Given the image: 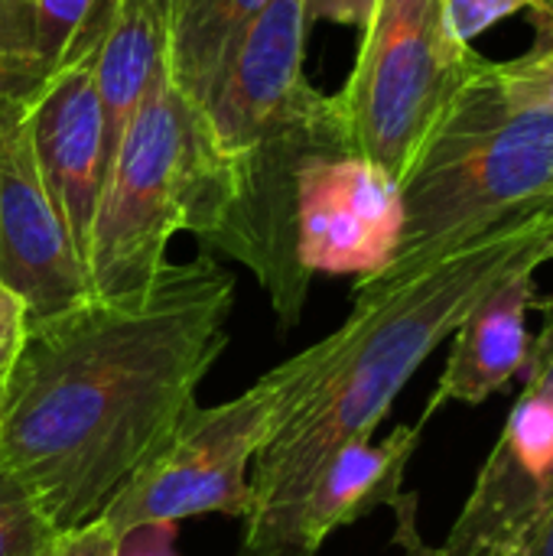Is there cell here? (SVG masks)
I'll list each match as a JSON object with an SVG mask.
<instances>
[{
	"label": "cell",
	"mask_w": 553,
	"mask_h": 556,
	"mask_svg": "<svg viewBox=\"0 0 553 556\" xmlns=\"http://www.w3.org/2000/svg\"><path fill=\"white\" fill-rule=\"evenodd\" d=\"M95 55L59 68L29 101V137L42 182L72 235V244L88 261L91 228L108 179L104 111L98 101Z\"/></svg>",
	"instance_id": "cell-12"
},
{
	"label": "cell",
	"mask_w": 553,
	"mask_h": 556,
	"mask_svg": "<svg viewBox=\"0 0 553 556\" xmlns=\"http://www.w3.org/2000/svg\"><path fill=\"white\" fill-rule=\"evenodd\" d=\"M0 397H3V388H0Z\"/></svg>",
	"instance_id": "cell-29"
},
{
	"label": "cell",
	"mask_w": 553,
	"mask_h": 556,
	"mask_svg": "<svg viewBox=\"0 0 553 556\" xmlns=\"http://www.w3.org/2000/svg\"><path fill=\"white\" fill-rule=\"evenodd\" d=\"M205 173L196 108L163 62L104 179L85 261L95 300H130L156 280L173 235L189 231Z\"/></svg>",
	"instance_id": "cell-4"
},
{
	"label": "cell",
	"mask_w": 553,
	"mask_h": 556,
	"mask_svg": "<svg viewBox=\"0 0 553 556\" xmlns=\"http://www.w3.org/2000/svg\"><path fill=\"white\" fill-rule=\"evenodd\" d=\"M375 7L378 0H303V20L306 26L329 20V23L365 29L375 16Z\"/></svg>",
	"instance_id": "cell-24"
},
{
	"label": "cell",
	"mask_w": 553,
	"mask_h": 556,
	"mask_svg": "<svg viewBox=\"0 0 553 556\" xmlns=\"http://www.w3.org/2000/svg\"><path fill=\"white\" fill-rule=\"evenodd\" d=\"M486 62L450 33L443 0H378L336 94L359 153L401 182L456 91Z\"/></svg>",
	"instance_id": "cell-7"
},
{
	"label": "cell",
	"mask_w": 553,
	"mask_h": 556,
	"mask_svg": "<svg viewBox=\"0 0 553 556\" xmlns=\"http://www.w3.org/2000/svg\"><path fill=\"white\" fill-rule=\"evenodd\" d=\"M33 98L13 104L0 121V283L23 296L29 323L91 296L85 264L36 166Z\"/></svg>",
	"instance_id": "cell-10"
},
{
	"label": "cell",
	"mask_w": 553,
	"mask_h": 556,
	"mask_svg": "<svg viewBox=\"0 0 553 556\" xmlns=\"http://www.w3.org/2000/svg\"><path fill=\"white\" fill-rule=\"evenodd\" d=\"M10 3H29V0H10Z\"/></svg>",
	"instance_id": "cell-28"
},
{
	"label": "cell",
	"mask_w": 553,
	"mask_h": 556,
	"mask_svg": "<svg viewBox=\"0 0 553 556\" xmlns=\"http://www.w3.org/2000/svg\"><path fill=\"white\" fill-rule=\"evenodd\" d=\"M544 13L553 10V0H443V16L450 33L463 42L473 46L476 36L492 29L512 13Z\"/></svg>",
	"instance_id": "cell-20"
},
{
	"label": "cell",
	"mask_w": 553,
	"mask_h": 556,
	"mask_svg": "<svg viewBox=\"0 0 553 556\" xmlns=\"http://www.w3.org/2000/svg\"><path fill=\"white\" fill-rule=\"evenodd\" d=\"M401 182L359 153L342 117L310 153L300 199V264L316 274H378L401 238Z\"/></svg>",
	"instance_id": "cell-9"
},
{
	"label": "cell",
	"mask_w": 553,
	"mask_h": 556,
	"mask_svg": "<svg viewBox=\"0 0 553 556\" xmlns=\"http://www.w3.org/2000/svg\"><path fill=\"white\" fill-rule=\"evenodd\" d=\"M492 65L456 91L427 134L401 179L398 248L352 293L391 287L508 218L553 205V114L512 108Z\"/></svg>",
	"instance_id": "cell-3"
},
{
	"label": "cell",
	"mask_w": 553,
	"mask_h": 556,
	"mask_svg": "<svg viewBox=\"0 0 553 556\" xmlns=\"http://www.w3.org/2000/svg\"><path fill=\"white\" fill-rule=\"evenodd\" d=\"M339 339L329 332L290 362L257 378L244 394L192 407L176 437L104 508L101 521L124 534L134 525H179L196 515L248 518L251 466L329 365Z\"/></svg>",
	"instance_id": "cell-5"
},
{
	"label": "cell",
	"mask_w": 553,
	"mask_h": 556,
	"mask_svg": "<svg viewBox=\"0 0 553 556\" xmlns=\"http://www.w3.org/2000/svg\"><path fill=\"white\" fill-rule=\"evenodd\" d=\"M46 81H39L23 62L10 59V55H0V121L7 117V111L26 98H33Z\"/></svg>",
	"instance_id": "cell-25"
},
{
	"label": "cell",
	"mask_w": 553,
	"mask_h": 556,
	"mask_svg": "<svg viewBox=\"0 0 553 556\" xmlns=\"http://www.w3.org/2000/svg\"><path fill=\"white\" fill-rule=\"evenodd\" d=\"M535 23V42L528 52L495 62V85L505 94V101L518 111L553 114V10L531 13Z\"/></svg>",
	"instance_id": "cell-18"
},
{
	"label": "cell",
	"mask_w": 553,
	"mask_h": 556,
	"mask_svg": "<svg viewBox=\"0 0 553 556\" xmlns=\"http://www.w3.org/2000/svg\"><path fill=\"white\" fill-rule=\"evenodd\" d=\"M42 556H117V534L101 518H95L81 528L59 531Z\"/></svg>",
	"instance_id": "cell-22"
},
{
	"label": "cell",
	"mask_w": 553,
	"mask_h": 556,
	"mask_svg": "<svg viewBox=\"0 0 553 556\" xmlns=\"http://www.w3.org/2000/svg\"><path fill=\"white\" fill-rule=\"evenodd\" d=\"M55 534L36 495L0 459V556H42Z\"/></svg>",
	"instance_id": "cell-19"
},
{
	"label": "cell",
	"mask_w": 553,
	"mask_h": 556,
	"mask_svg": "<svg viewBox=\"0 0 553 556\" xmlns=\"http://www.w3.org/2000/svg\"><path fill=\"white\" fill-rule=\"evenodd\" d=\"M183 3H186V0H173V10H179Z\"/></svg>",
	"instance_id": "cell-27"
},
{
	"label": "cell",
	"mask_w": 553,
	"mask_h": 556,
	"mask_svg": "<svg viewBox=\"0 0 553 556\" xmlns=\"http://www.w3.org/2000/svg\"><path fill=\"white\" fill-rule=\"evenodd\" d=\"M117 556H176V525L147 521L117 534Z\"/></svg>",
	"instance_id": "cell-23"
},
{
	"label": "cell",
	"mask_w": 553,
	"mask_h": 556,
	"mask_svg": "<svg viewBox=\"0 0 553 556\" xmlns=\"http://www.w3.org/2000/svg\"><path fill=\"white\" fill-rule=\"evenodd\" d=\"M303 0H271L222 59L196 104L199 137L212 160H228L267 137L310 88Z\"/></svg>",
	"instance_id": "cell-11"
},
{
	"label": "cell",
	"mask_w": 553,
	"mask_h": 556,
	"mask_svg": "<svg viewBox=\"0 0 553 556\" xmlns=\"http://www.w3.org/2000/svg\"><path fill=\"white\" fill-rule=\"evenodd\" d=\"M173 0H117L114 20L95 52V88L104 111L108 169L153 75L166 62Z\"/></svg>",
	"instance_id": "cell-15"
},
{
	"label": "cell",
	"mask_w": 553,
	"mask_h": 556,
	"mask_svg": "<svg viewBox=\"0 0 553 556\" xmlns=\"http://www.w3.org/2000/svg\"><path fill=\"white\" fill-rule=\"evenodd\" d=\"M427 424L394 427L381 443L352 440L336 450L316 472L293 528V556H319L329 534L362 521L381 505L401 502L411 456Z\"/></svg>",
	"instance_id": "cell-14"
},
{
	"label": "cell",
	"mask_w": 553,
	"mask_h": 556,
	"mask_svg": "<svg viewBox=\"0 0 553 556\" xmlns=\"http://www.w3.org/2000/svg\"><path fill=\"white\" fill-rule=\"evenodd\" d=\"M267 3L271 0H186L173 10L166 68L192 108L202 101L222 59Z\"/></svg>",
	"instance_id": "cell-17"
},
{
	"label": "cell",
	"mask_w": 553,
	"mask_h": 556,
	"mask_svg": "<svg viewBox=\"0 0 553 556\" xmlns=\"http://www.w3.org/2000/svg\"><path fill=\"white\" fill-rule=\"evenodd\" d=\"M551 261L553 205H544L391 287L352 293L329 365L251 466V508L238 556H293L297 515L326 459L352 440L375 437L398 394L479 296L508 274Z\"/></svg>",
	"instance_id": "cell-2"
},
{
	"label": "cell",
	"mask_w": 553,
	"mask_h": 556,
	"mask_svg": "<svg viewBox=\"0 0 553 556\" xmlns=\"http://www.w3.org/2000/svg\"><path fill=\"white\" fill-rule=\"evenodd\" d=\"M515 556H553V508L544 515L538 531L528 538V544Z\"/></svg>",
	"instance_id": "cell-26"
},
{
	"label": "cell",
	"mask_w": 553,
	"mask_h": 556,
	"mask_svg": "<svg viewBox=\"0 0 553 556\" xmlns=\"http://www.w3.org/2000/svg\"><path fill=\"white\" fill-rule=\"evenodd\" d=\"M538 270L541 267H521L508 274L466 313L453 332V352L420 424L443 404H482L525 371L531 358L528 313L538 300Z\"/></svg>",
	"instance_id": "cell-13"
},
{
	"label": "cell",
	"mask_w": 553,
	"mask_h": 556,
	"mask_svg": "<svg viewBox=\"0 0 553 556\" xmlns=\"http://www.w3.org/2000/svg\"><path fill=\"white\" fill-rule=\"evenodd\" d=\"M336 94L310 85L290 114L254 147L212 160L189 222L205 254L248 267L284 329L303 316L313 277L300 264L303 169L319 140L342 121Z\"/></svg>",
	"instance_id": "cell-6"
},
{
	"label": "cell",
	"mask_w": 553,
	"mask_h": 556,
	"mask_svg": "<svg viewBox=\"0 0 553 556\" xmlns=\"http://www.w3.org/2000/svg\"><path fill=\"white\" fill-rule=\"evenodd\" d=\"M117 0H0V55L23 62L39 81L98 52Z\"/></svg>",
	"instance_id": "cell-16"
},
{
	"label": "cell",
	"mask_w": 553,
	"mask_h": 556,
	"mask_svg": "<svg viewBox=\"0 0 553 556\" xmlns=\"http://www.w3.org/2000/svg\"><path fill=\"white\" fill-rule=\"evenodd\" d=\"M521 371L525 388L492 446L479 479L430 556H515L553 508V296Z\"/></svg>",
	"instance_id": "cell-8"
},
{
	"label": "cell",
	"mask_w": 553,
	"mask_h": 556,
	"mask_svg": "<svg viewBox=\"0 0 553 556\" xmlns=\"http://www.w3.org/2000/svg\"><path fill=\"white\" fill-rule=\"evenodd\" d=\"M235 277L163 264L130 300H81L29 323L0 397V459L59 531L104 515L176 437L228 345Z\"/></svg>",
	"instance_id": "cell-1"
},
{
	"label": "cell",
	"mask_w": 553,
	"mask_h": 556,
	"mask_svg": "<svg viewBox=\"0 0 553 556\" xmlns=\"http://www.w3.org/2000/svg\"><path fill=\"white\" fill-rule=\"evenodd\" d=\"M29 332V309L16 290L0 283V388L7 384Z\"/></svg>",
	"instance_id": "cell-21"
}]
</instances>
